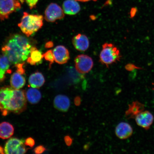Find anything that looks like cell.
Listing matches in <instances>:
<instances>
[{"instance_id":"6da1fadb","label":"cell","mask_w":154,"mask_h":154,"mask_svg":"<svg viewBox=\"0 0 154 154\" xmlns=\"http://www.w3.org/2000/svg\"><path fill=\"white\" fill-rule=\"evenodd\" d=\"M32 47L28 38L20 34H14L7 38L2 51L11 63L16 65L23 63L27 59Z\"/></svg>"},{"instance_id":"7a4b0ae2","label":"cell","mask_w":154,"mask_h":154,"mask_svg":"<svg viewBox=\"0 0 154 154\" xmlns=\"http://www.w3.org/2000/svg\"><path fill=\"white\" fill-rule=\"evenodd\" d=\"M27 107L26 94L23 90L7 86L0 88V111L5 116L10 112L19 114Z\"/></svg>"},{"instance_id":"3957f363","label":"cell","mask_w":154,"mask_h":154,"mask_svg":"<svg viewBox=\"0 0 154 154\" xmlns=\"http://www.w3.org/2000/svg\"><path fill=\"white\" fill-rule=\"evenodd\" d=\"M43 25L42 15L29 14L24 12L18 26L24 34L29 37L41 28Z\"/></svg>"},{"instance_id":"277c9868","label":"cell","mask_w":154,"mask_h":154,"mask_svg":"<svg viewBox=\"0 0 154 154\" xmlns=\"http://www.w3.org/2000/svg\"><path fill=\"white\" fill-rule=\"evenodd\" d=\"M120 50L112 43H105L100 54V61L109 67V65L120 61L121 59Z\"/></svg>"},{"instance_id":"5b68a950","label":"cell","mask_w":154,"mask_h":154,"mask_svg":"<svg viewBox=\"0 0 154 154\" xmlns=\"http://www.w3.org/2000/svg\"><path fill=\"white\" fill-rule=\"evenodd\" d=\"M19 0H0V21L9 18L11 13L21 8Z\"/></svg>"},{"instance_id":"8992f818","label":"cell","mask_w":154,"mask_h":154,"mask_svg":"<svg viewBox=\"0 0 154 154\" xmlns=\"http://www.w3.org/2000/svg\"><path fill=\"white\" fill-rule=\"evenodd\" d=\"M28 149L25 147L24 140L12 138L6 143L5 152V153L7 154H24L27 151Z\"/></svg>"},{"instance_id":"52a82bcc","label":"cell","mask_w":154,"mask_h":154,"mask_svg":"<svg viewBox=\"0 0 154 154\" xmlns=\"http://www.w3.org/2000/svg\"><path fill=\"white\" fill-rule=\"evenodd\" d=\"M76 70L81 74H85L91 70L94 63L91 57L82 54L79 55L75 59Z\"/></svg>"},{"instance_id":"ba28073f","label":"cell","mask_w":154,"mask_h":154,"mask_svg":"<svg viewBox=\"0 0 154 154\" xmlns=\"http://www.w3.org/2000/svg\"><path fill=\"white\" fill-rule=\"evenodd\" d=\"M64 17V11L57 4L51 3L45 10V19L48 22H54Z\"/></svg>"},{"instance_id":"9c48e42d","label":"cell","mask_w":154,"mask_h":154,"mask_svg":"<svg viewBox=\"0 0 154 154\" xmlns=\"http://www.w3.org/2000/svg\"><path fill=\"white\" fill-rule=\"evenodd\" d=\"M135 117L137 124L146 130L149 129L154 120L152 114L147 111L141 112Z\"/></svg>"},{"instance_id":"30bf717a","label":"cell","mask_w":154,"mask_h":154,"mask_svg":"<svg viewBox=\"0 0 154 154\" xmlns=\"http://www.w3.org/2000/svg\"><path fill=\"white\" fill-rule=\"evenodd\" d=\"M53 53L55 61L59 64H64L70 59V54L68 50L63 46H57L53 50Z\"/></svg>"},{"instance_id":"8fae6325","label":"cell","mask_w":154,"mask_h":154,"mask_svg":"<svg viewBox=\"0 0 154 154\" xmlns=\"http://www.w3.org/2000/svg\"><path fill=\"white\" fill-rule=\"evenodd\" d=\"M132 133L133 129L131 126L126 122L120 123L116 128V134L121 139L124 140L130 137Z\"/></svg>"},{"instance_id":"7c38bea8","label":"cell","mask_w":154,"mask_h":154,"mask_svg":"<svg viewBox=\"0 0 154 154\" xmlns=\"http://www.w3.org/2000/svg\"><path fill=\"white\" fill-rule=\"evenodd\" d=\"M72 43L75 48L79 51H85L89 47V40L84 34H79L75 36L72 38Z\"/></svg>"},{"instance_id":"4fadbf2b","label":"cell","mask_w":154,"mask_h":154,"mask_svg":"<svg viewBox=\"0 0 154 154\" xmlns=\"http://www.w3.org/2000/svg\"><path fill=\"white\" fill-rule=\"evenodd\" d=\"M54 106L57 110L62 112L68 110L70 105V100L67 96L59 95L56 96L54 100Z\"/></svg>"},{"instance_id":"5bb4252c","label":"cell","mask_w":154,"mask_h":154,"mask_svg":"<svg viewBox=\"0 0 154 154\" xmlns=\"http://www.w3.org/2000/svg\"><path fill=\"white\" fill-rule=\"evenodd\" d=\"M76 0H66L63 2V8L66 14L73 15L77 14L80 10V7Z\"/></svg>"},{"instance_id":"9a60e30c","label":"cell","mask_w":154,"mask_h":154,"mask_svg":"<svg viewBox=\"0 0 154 154\" xmlns=\"http://www.w3.org/2000/svg\"><path fill=\"white\" fill-rule=\"evenodd\" d=\"M43 55L41 51L35 47H32L27 62L32 65L40 64L42 62Z\"/></svg>"},{"instance_id":"2e32d148","label":"cell","mask_w":154,"mask_h":154,"mask_svg":"<svg viewBox=\"0 0 154 154\" xmlns=\"http://www.w3.org/2000/svg\"><path fill=\"white\" fill-rule=\"evenodd\" d=\"M45 82L43 75L39 72L33 73L29 79V83L32 88H39L43 86Z\"/></svg>"},{"instance_id":"e0dca14e","label":"cell","mask_w":154,"mask_h":154,"mask_svg":"<svg viewBox=\"0 0 154 154\" xmlns=\"http://www.w3.org/2000/svg\"><path fill=\"white\" fill-rule=\"evenodd\" d=\"M10 63L8 58L5 55H0V82L5 80L6 73L11 72V71L9 70Z\"/></svg>"},{"instance_id":"ac0fdd59","label":"cell","mask_w":154,"mask_h":154,"mask_svg":"<svg viewBox=\"0 0 154 154\" xmlns=\"http://www.w3.org/2000/svg\"><path fill=\"white\" fill-rule=\"evenodd\" d=\"M14 133V127L9 123L5 122L0 124V138L8 139L13 135Z\"/></svg>"},{"instance_id":"d6986e66","label":"cell","mask_w":154,"mask_h":154,"mask_svg":"<svg viewBox=\"0 0 154 154\" xmlns=\"http://www.w3.org/2000/svg\"><path fill=\"white\" fill-rule=\"evenodd\" d=\"M11 87L15 89L19 90L23 87L26 81L24 77L18 72H14L11 75L10 80Z\"/></svg>"},{"instance_id":"ffe728a7","label":"cell","mask_w":154,"mask_h":154,"mask_svg":"<svg viewBox=\"0 0 154 154\" xmlns=\"http://www.w3.org/2000/svg\"><path fill=\"white\" fill-rule=\"evenodd\" d=\"M26 96L28 101L33 104L38 103L42 98L41 92L34 88L28 89L26 91Z\"/></svg>"},{"instance_id":"44dd1931","label":"cell","mask_w":154,"mask_h":154,"mask_svg":"<svg viewBox=\"0 0 154 154\" xmlns=\"http://www.w3.org/2000/svg\"><path fill=\"white\" fill-rule=\"evenodd\" d=\"M144 106L142 104L137 101L134 102L129 106L126 115L129 117L136 116L138 113L143 110Z\"/></svg>"},{"instance_id":"7402d4cb","label":"cell","mask_w":154,"mask_h":154,"mask_svg":"<svg viewBox=\"0 0 154 154\" xmlns=\"http://www.w3.org/2000/svg\"><path fill=\"white\" fill-rule=\"evenodd\" d=\"M43 57L45 60L50 63V66H51L55 61L54 57L53 51L51 50H49L43 54Z\"/></svg>"},{"instance_id":"603a6c76","label":"cell","mask_w":154,"mask_h":154,"mask_svg":"<svg viewBox=\"0 0 154 154\" xmlns=\"http://www.w3.org/2000/svg\"><path fill=\"white\" fill-rule=\"evenodd\" d=\"M24 63H19L18 64L15 65V66L17 67V72H18L19 74L23 75L25 74V70L23 67L24 66Z\"/></svg>"},{"instance_id":"cb8c5ba5","label":"cell","mask_w":154,"mask_h":154,"mask_svg":"<svg viewBox=\"0 0 154 154\" xmlns=\"http://www.w3.org/2000/svg\"><path fill=\"white\" fill-rule=\"evenodd\" d=\"M39 0H26V3L31 9L35 7Z\"/></svg>"},{"instance_id":"d4e9b609","label":"cell","mask_w":154,"mask_h":154,"mask_svg":"<svg viewBox=\"0 0 154 154\" xmlns=\"http://www.w3.org/2000/svg\"><path fill=\"white\" fill-rule=\"evenodd\" d=\"M35 140L31 137L27 138L25 142V145L29 146L30 147H33L35 145Z\"/></svg>"},{"instance_id":"484cf974","label":"cell","mask_w":154,"mask_h":154,"mask_svg":"<svg viewBox=\"0 0 154 154\" xmlns=\"http://www.w3.org/2000/svg\"><path fill=\"white\" fill-rule=\"evenodd\" d=\"M47 149L44 146L40 145L34 149V152L36 154H41L44 152Z\"/></svg>"},{"instance_id":"4316f807","label":"cell","mask_w":154,"mask_h":154,"mask_svg":"<svg viewBox=\"0 0 154 154\" xmlns=\"http://www.w3.org/2000/svg\"><path fill=\"white\" fill-rule=\"evenodd\" d=\"M64 140L67 146H70L72 145L73 142V139L69 135L65 136L64 137Z\"/></svg>"},{"instance_id":"83f0119b","label":"cell","mask_w":154,"mask_h":154,"mask_svg":"<svg viewBox=\"0 0 154 154\" xmlns=\"http://www.w3.org/2000/svg\"><path fill=\"white\" fill-rule=\"evenodd\" d=\"M125 68L128 71H132L135 69H140V67L136 66L132 63H128L125 66Z\"/></svg>"},{"instance_id":"f1b7e54d","label":"cell","mask_w":154,"mask_h":154,"mask_svg":"<svg viewBox=\"0 0 154 154\" xmlns=\"http://www.w3.org/2000/svg\"><path fill=\"white\" fill-rule=\"evenodd\" d=\"M81 103V99L79 96H77L74 99V103L76 106H80Z\"/></svg>"},{"instance_id":"f546056e","label":"cell","mask_w":154,"mask_h":154,"mask_svg":"<svg viewBox=\"0 0 154 154\" xmlns=\"http://www.w3.org/2000/svg\"><path fill=\"white\" fill-rule=\"evenodd\" d=\"M137 10L136 8H132L131 9L130 11V17L131 18H134V17L135 16V15H136V13H137Z\"/></svg>"},{"instance_id":"4dcf8cb0","label":"cell","mask_w":154,"mask_h":154,"mask_svg":"<svg viewBox=\"0 0 154 154\" xmlns=\"http://www.w3.org/2000/svg\"><path fill=\"white\" fill-rule=\"evenodd\" d=\"M53 43L52 42L50 41L47 42L45 44V47L47 48H49L52 47L53 46Z\"/></svg>"},{"instance_id":"1f68e13d","label":"cell","mask_w":154,"mask_h":154,"mask_svg":"<svg viewBox=\"0 0 154 154\" xmlns=\"http://www.w3.org/2000/svg\"><path fill=\"white\" fill-rule=\"evenodd\" d=\"M76 1L81 2H87L90 1H96L97 0H76Z\"/></svg>"},{"instance_id":"d6a6232c","label":"cell","mask_w":154,"mask_h":154,"mask_svg":"<svg viewBox=\"0 0 154 154\" xmlns=\"http://www.w3.org/2000/svg\"><path fill=\"white\" fill-rule=\"evenodd\" d=\"M4 149L3 148L2 146H0V154H4Z\"/></svg>"}]
</instances>
